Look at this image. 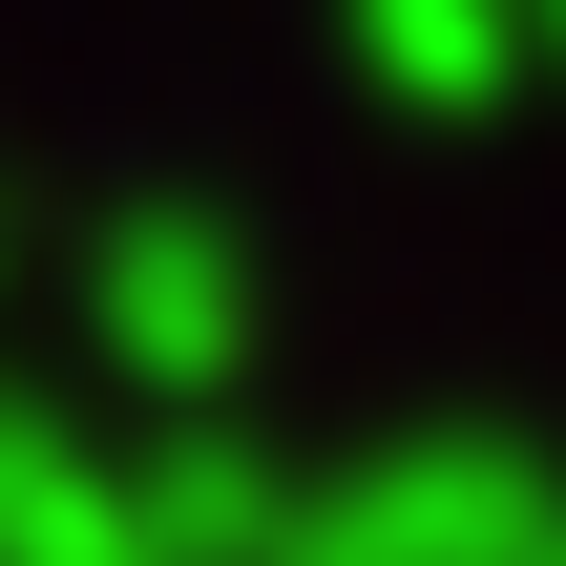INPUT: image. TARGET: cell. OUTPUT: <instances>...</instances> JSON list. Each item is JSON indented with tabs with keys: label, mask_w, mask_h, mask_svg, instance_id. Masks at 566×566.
<instances>
[{
	"label": "cell",
	"mask_w": 566,
	"mask_h": 566,
	"mask_svg": "<svg viewBox=\"0 0 566 566\" xmlns=\"http://www.w3.org/2000/svg\"><path fill=\"white\" fill-rule=\"evenodd\" d=\"M0 566H147L126 546V462L63 399H0Z\"/></svg>",
	"instance_id": "5"
},
{
	"label": "cell",
	"mask_w": 566,
	"mask_h": 566,
	"mask_svg": "<svg viewBox=\"0 0 566 566\" xmlns=\"http://www.w3.org/2000/svg\"><path fill=\"white\" fill-rule=\"evenodd\" d=\"M84 336H105L126 399L231 420V378H252V252H231L210 210H105V231H84Z\"/></svg>",
	"instance_id": "1"
},
{
	"label": "cell",
	"mask_w": 566,
	"mask_h": 566,
	"mask_svg": "<svg viewBox=\"0 0 566 566\" xmlns=\"http://www.w3.org/2000/svg\"><path fill=\"white\" fill-rule=\"evenodd\" d=\"M273 525H294V462H252L231 420H168L126 462V546L147 566H273Z\"/></svg>",
	"instance_id": "3"
},
{
	"label": "cell",
	"mask_w": 566,
	"mask_h": 566,
	"mask_svg": "<svg viewBox=\"0 0 566 566\" xmlns=\"http://www.w3.org/2000/svg\"><path fill=\"white\" fill-rule=\"evenodd\" d=\"M0 273H21V231H0Z\"/></svg>",
	"instance_id": "8"
},
{
	"label": "cell",
	"mask_w": 566,
	"mask_h": 566,
	"mask_svg": "<svg viewBox=\"0 0 566 566\" xmlns=\"http://www.w3.org/2000/svg\"><path fill=\"white\" fill-rule=\"evenodd\" d=\"M294 525L336 566H525L566 525V483L525 441H483V420H441V441H378V462H336V483H294Z\"/></svg>",
	"instance_id": "2"
},
{
	"label": "cell",
	"mask_w": 566,
	"mask_h": 566,
	"mask_svg": "<svg viewBox=\"0 0 566 566\" xmlns=\"http://www.w3.org/2000/svg\"><path fill=\"white\" fill-rule=\"evenodd\" d=\"M336 21H357V84L399 126H483L525 84V0H336Z\"/></svg>",
	"instance_id": "4"
},
{
	"label": "cell",
	"mask_w": 566,
	"mask_h": 566,
	"mask_svg": "<svg viewBox=\"0 0 566 566\" xmlns=\"http://www.w3.org/2000/svg\"><path fill=\"white\" fill-rule=\"evenodd\" d=\"M525 63H566V0H525Z\"/></svg>",
	"instance_id": "6"
},
{
	"label": "cell",
	"mask_w": 566,
	"mask_h": 566,
	"mask_svg": "<svg viewBox=\"0 0 566 566\" xmlns=\"http://www.w3.org/2000/svg\"><path fill=\"white\" fill-rule=\"evenodd\" d=\"M525 566H566V525H546V546H525Z\"/></svg>",
	"instance_id": "7"
}]
</instances>
